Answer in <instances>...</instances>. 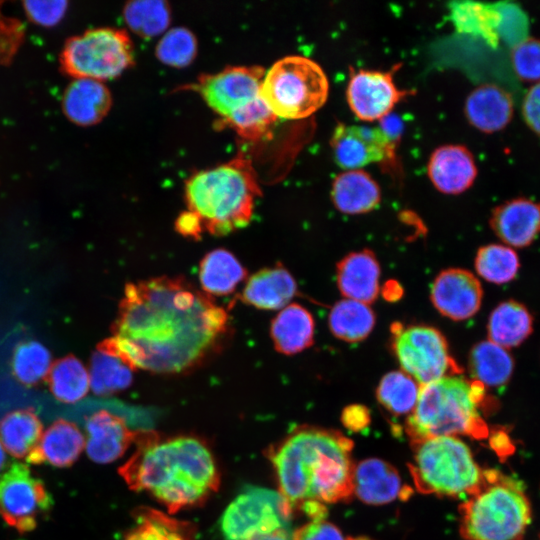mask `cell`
<instances>
[{
    "label": "cell",
    "mask_w": 540,
    "mask_h": 540,
    "mask_svg": "<svg viewBox=\"0 0 540 540\" xmlns=\"http://www.w3.org/2000/svg\"><path fill=\"white\" fill-rule=\"evenodd\" d=\"M489 340L505 349L521 344L532 331V317L520 303L508 300L490 314L487 326Z\"/></svg>",
    "instance_id": "obj_30"
},
{
    "label": "cell",
    "mask_w": 540,
    "mask_h": 540,
    "mask_svg": "<svg viewBox=\"0 0 540 540\" xmlns=\"http://www.w3.org/2000/svg\"><path fill=\"white\" fill-rule=\"evenodd\" d=\"M0 1V66L9 65L16 56L25 38V25L3 11Z\"/></svg>",
    "instance_id": "obj_44"
},
{
    "label": "cell",
    "mask_w": 540,
    "mask_h": 540,
    "mask_svg": "<svg viewBox=\"0 0 540 540\" xmlns=\"http://www.w3.org/2000/svg\"><path fill=\"white\" fill-rule=\"evenodd\" d=\"M50 390L65 403L81 400L90 388L89 372L75 357H66L52 365L49 372Z\"/></svg>",
    "instance_id": "obj_34"
},
{
    "label": "cell",
    "mask_w": 540,
    "mask_h": 540,
    "mask_svg": "<svg viewBox=\"0 0 540 540\" xmlns=\"http://www.w3.org/2000/svg\"><path fill=\"white\" fill-rule=\"evenodd\" d=\"M265 72L261 67H230L200 80L206 103L225 120L261 97Z\"/></svg>",
    "instance_id": "obj_13"
},
{
    "label": "cell",
    "mask_w": 540,
    "mask_h": 540,
    "mask_svg": "<svg viewBox=\"0 0 540 540\" xmlns=\"http://www.w3.org/2000/svg\"><path fill=\"white\" fill-rule=\"evenodd\" d=\"M330 145L336 163L348 170L383 161L392 152V138L382 128L362 125L338 124Z\"/></svg>",
    "instance_id": "obj_15"
},
{
    "label": "cell",
    "mask_w": 540,
    "mask_h": 540,
    "mask_svg": "<svg viewBox=\"0 0 540 540\" xmlns=\"http://www.w3.org/2000/svg\"><path fill=\"white\" fill-rule=\"evenodd\" d=\"M420 392L418 383L403 371H392L380 380L376 396L379 403L391 414H411Z\"/></svg>",
    "instance_id": "obj_35"
},
{
    "label": "cell",
    "mask_w": 540,
    "mask_h": 540,
    "mask_svg": "<svg viewBox=\"0 0 540 540\" xmlns=\"http://www.w3.org/2000/svg\"><path fill=\"white\" fill-rule=\"evenodd\" d=\"M475 268L483 279L503 284L515 277L519 268V260L515 251L510 247L490 244L478 250Z\"/></svg>",
    "instance_id": "obj_39"
},
{
    "label": "cell",
    "mask_w": 540,
    "mask_h": 540,
    "mask_svg": "<svg viewBox=\"0 0 540 540\" xmlns=\"http://www.w3.org/2000/svg\"><path fill=\"white\" fill-rule=\"evenodd\" d=\"M459 511L465 540H519L531 519L521 483L496 470L483 471L480 484Z\"/></svg>",
    "instance_id": "obj_6"
},
{
    "label": "cell",
    "mask_w": 540,
    "mask_h": 540,
    "mask_svg": "<svg viewBox=\"0 0 540 540\" xmlns=\"http://www.w3.org/2000/svg\"><path fill=\"white\" fill-rule=\"evenodd\" d=\"M396 68L390 71L351 70L346 97L352 112L361 120L375 121L386 117L409 92L394 83Z\"/></svg>",
    "instance_id": "obj_14"
},
{
    "label": "cell",
    "mask_w": 540,
    "mask_h": 540,
    "mask_svg": "<svg viewBox=\"0 0 540 540\" xmlns=\"http://www.w3.org/2000/svg\"><path fill=\"white\" fill-rule=\"evenodd\" d=\"M428 176L437 190L446 194L466 191L477 176L471 152L462 145L437 148L428 162Z\"/></svg>",
    "instance_id": "obj_20"
},
{
    "label": "cell",
    "mask_w": 540,
    "mask_h": 540,
    "mask_svg": "<svg viewBox=\"0 0 540 540\" xmlns=\"http://www.w3.org/2000/svg\"><path fill=\"white\" fill-rule=\"evenodd\" d=\"M500 40L514 47L527 38L528 20L526 14L517 5L501 2Z\"/></svg>",
    "instance_id": "obj_45"
},
{
    "label": "cell",
    "mask_w": 540,
    "mask_h": 540,
    "mask_svg": "<svg viewBox=\"0 0 540 540\" xmlns=\"http://www.w3.org/2000/svg\"><path fill=\"white\" fill-rule=\"evenodd\" d=\"M430 296L440 314L454 321H462L471 318L480 309L483 291L479 280L471 272L449 268L436 276Z\"/></svg>",
    "instance_id": "obj_16"
},
{
    "label": "cell",
    "mask_w": 540,
    "mask_h": 540,
    "mask_svg": "<svg viewBox=\"0 0 540 540\" xmlns=\"http://www.w3.org/2000/svg\"><path fill=\"white\" fill-rule=\"evenodd\" d=\"M512 66L524 81L540 82V39L527 37L512 47Z\"/></svg>",
    "instance_id": "obj_43"
},
{
    "label": "cell",
    "mask_w": 540,
    "mask_h": 540,
    "mask_svg": "<svg viewBox=\"0 0 540 540\" xmlns=\"http://www.w3.org/2000/svg\"><path fill=\"white\" fill-rule=\"evenodd\" d=\"M411 489L402 484L397 470L387 462L369 458L354 465L353 493L367 504H386L406 499Z\"/></svg>",
    "instance_id": "obj_19"
},
{
    "label": "cell",
    "mask_w": 540,
    "mask_h": 540,
    "mask_svg": "<svg viewBox=\"0 0 540 540\" xmlns=\"http://www.w3.org/2000/svg\"><path fill=\"white\" fill-rule=\"evenodd\" d=\"M329 82L323 69L303 56H287L266 72L261 96L273 114L283 119H303L327 100Z\"/></svg>",
    "instance_id": "obj_8"
},
{
    "label": "cell",
    "mask_w": 540,
    "mask_h": 540,
    "mask_svg": "<svg viewBox=\"0 0 540 540\" xmlns=\"http://www.w3.org/2000/svg\"><path fill=\"white\" fill-rule=\"evenodd\" d=\"M123 15L130 29L145 38L159 35L170 23V8L162 0L129 2L124 7Z\"/></svg>",
    "instance_id": "obj_38"
},
{
    "label": "cell",
    "mask_w": 540,
    "mask_h": 540,
    "mask_svg": "<svg viewBox=\"0 0 540 540\" xmlns=\"http://www.w3.org/2000/svg\"><path fill=\"white\" fill-rule=\"evenodd\" d=\"M259 194L250 163L240 158L195 174L185 188L189 212L216 236L247 226Z\"/></svg>",
    "instance_id": "obj_4"
},
{
    "label": "cell",
    "mask_w": 540,
    "mask_h": 540,
    "mask_svg": "<svg viewBox=\"0 0 540 540\" xmlns=\"http://www.w3.org/2000/svg\"><path fill=\"white\" fill-rule=\"evenodd\" d=\"M522 115L527 126L540 135V82L527 91L522 103Z\"/></svg>",
    "instance_id": "obj_48"
},
{
    "label": "cell",
    "mask_w": 540,
    "mask_h": 540,
    "mask_svg": "<svg viewBox=\"0 0 540 540\" xmlns=\"http://www.w3.org/2000/svg\"><path fill=\"white\" fill-rule=\"evenodd\" d=\"M314 329L311 313L292 303L274 317L270 331L275 349L285 355H294L312 345Z\"/></svg>",
    "instance_id": "obj_27"
},
{
    "label": "cell",
    "mask_w": 540,
    "mask_h": 540,
    "mask_svg": "<svg viewBox=\"0 0 540 540\" xmlns=\"http://www.w3.org/2000/svg\"><path fill=\"white\" fill-rule=\"evenodd\" d=\"M328 324L336 338L355 343L364 340L371 333L375 325V315L368 304L346 298L332 307Z\"/></svg>",
    "instance_id": "obj_32"
},
{
    "label": "cell",
    "mask_w": 540,
    "mask_h": 540,
    "mask_svg": "<svg viewBox=\"0 0 540 540\" xmlns=\"http://www.w3.org/2000/svg\"><path fill=\"white\" fill-rule=\"evenodd\" d=\"M511 95L495 84L475 88L465 101V116L476 129L493 133L505 128L513 116Z\"/></svg>",
    "instance_id": "obj_23"
},
{
    "label": "cell",
    "mask_w": 540,
    "mask_h": 540,
    "mask_svg": "<svg viewBox=\"0 0 540 540\" xmlns=\"http://www.w3.org/2000/svg\"><path fill=\"white\" fill-rule=\"evenodd\" d=\"M133 45L123 30L97 28L69 38L60 54L62 70L75 79L119 76L133 63Z\"/></svg>",
    "instance_id": "obj_9"
},
{
    "label": "cell",
    "mask_w": 540,
    "mask_h": 540,
    "mask_svg": "<svg viewBox=\"0 0 540 540\" xmlns=\"http://www.w3.org/2000/svg\"><path fill=\"white\" fill-rule=\"evenodd\" d=\"M276 119L277 117L261 96L225 121L241 136L248 139H259L269 131Z\"/></svg>",
    "instance_id": "obj_41"
},
{
    "label": "cell",
    "mask_w": 540,
    "mask_h": 540,
    "mask_svg": "<svg viewBox=\"0 0 540 540\" xmlns=\"http://www.w3.org/2000/svg\"><path fill=\"white\" fill-rule=\"evenodd\" d=\"M450 20L460 33L484 40L491 47L499 44L500 4L456 1L449 4Z\"/></svg>",
    "instance_id": "obj_28"
},
{
    "label": "cell",
    "mask_w": 540,
    "mask_h": 540,
    "mask_svg": "<svg viewBox=\"0 0 540 540\" xmlns=\"http://www.w3.org/2000/svg\"><path fill=\"white\" fill-rule=\"evenodd\" d=\"M500 443L501 446H500V449L498 451V453L500 455L504 454L506 455L507 452H511V446H510V442H509V439L508 437L504 434V433H495L492 437V445H496Z\"/></svg>",
    "instance_id": "obj_52"
},
{
    "label": "cell",
    "mask_w": 540,
    "mask_h": 540,
    "mask_svg": "<svg viewBox=\"0 0 540 540\" xmlns=\"http://www.w3.org/2000/svg\"><path fill=\"white\" fill-rule=\"evenodd\" d=\"M490 225L509 246H528L540 233V203L527 198L504 202L493 210Z\"/></svg>",
    "instance_id": "obj_18"
},
{
    "label": "cell",
    "mask_w": 540,
    "mask_h": 540,
    "mask_svg": "<svg viewBox=\"0 0 540 540\" xmlns=\"http://www.w3.org/2000/svg\"><path fill=\"white\" fill-rule=\"evenodd\" d=\"M120 475L135 491H148L173 513L200 502L218 487V472L208 449L180 437L157 442L148 432Z\"/></svg>",
    "instance_id": "obj_3"
},
{
    "label": "cell",
    "mask_w": 540,
    "mask_h": 540,
    "mask_svg": "<svg viewBox=\"0 0 540 540\" xmlns=\"http://www.w3.org/2000/svg\"><path fill=\"white\" fill-rule=\"evenodd\" d=\"M297 293L295 279L281 265L264 268L249 277L241 300L261 310L283 309Z\"/></svg>",
    "instance_id": "obj_24"
},
{
    "label": "cell",
    "mask_w": 540,
    "mask_h": 540,
    "mask_svg": "<svg viewBox=\"0 0 540 540\" xmlns=\"http://www.w3.org/2000/svg\"><path fill=\"white\" fill-rule=\"evenodd\" d=\"M132 369L115 355L99 349L90 363V388L105 395L127 388L132 382Z\"/></svg>",
    "instance_id": "obj_36"
},
{
    "label": "cell",
    "mask_w": 540,
    "mask_h": 540,
    "mask_svg": "<svg viewBox=\"0 0 540 540\" xmlns=\"http://www.w3.org/2000/svg\"><path fill=\"white\" fill-rule=\"evenodd\" d=\"M246 276V269L226 249L210 251L199 265L200 284L209 296H225L232 293Z\"/></svg>",
    "instance_id": "obj_29"
},
{
    "label": "cell",
    "mask_w": 540,
    "mask_h": 540,
    "mask_svg": "<svg viewBox=\"0 0 540 540\" xmlns=\"http://www.w3.org/2000/svg\"><path fill=\"white\" fill-rule=\"evenodd\" d=\"M408 465L416 488L439 496H469L480 484L483 471L469 447L454 436L412 442Z\"/></svg>",
    "instance_id": "obj_7"
},
{
    "label": "cell",
    "mask_w": 540,
    "mask_h": 540,
    "mask_svg": "<svg viewBox=\"0 0 540 540\" xmlns=\"http://www.w3.org/2000/svg\"><path fill=\"white\" fill-rule=\"evenodd\" d=\"M229 317L184 278L158 277L128 283L114 336L99 349L132 370L173 374L191 370L217 352Z\"/></svg>",
    "instance_id": "obj_1"
},
{
    "label": "cell",
    "mask_w": 540,
    "mask_h": 540,
    "mask_svg": "<svg viewBox=\"0 0 540 540\" xmlns=\"http://www.w3.org/2000/svg\"><path fill=\"white\" fill-rule=\"evenodd\" d=\"M342 421L350 430L359 431L368 426L370 414L362 405H351L343 410Z\"/></svg>",
    "instance_id": "obj_49"
},
{
    "label": "cell",
    "mask_w": 540,
    "mask_h": 540,
    "mask_svg": "<svg viewBox=\"0 0 540 540\" xmlns=\"http://www.w3.org/2000/svg\"><path fill=\"white\" fill-rule=\"evenodd\" d=\"M6 463V451L0 443V471L3 469Z\"/></svg>",
    "instance_id": "obj_54"
},
{
    "label": "cell",
    "mask_w": 540,
    "mask_h": 540,
    "mask_svg": "<svg viewBox=\"0 0 540 540\" xmlns=\"http://www.w3.org/2000/svg\"><path fill=\"white\" fill-rule=\"evenodd\" d=\"M112 105L111 94L101 82L93 79H74L65 89L62 108L65 116L81 126L100 122Z\"/></svg>",
    "instance_id": "obj_22"
},
{
    "label": "cell",
    "mask_w": 540,
    "mask_h": 540,
    "mask_svg": "<svg viewBox=\"0 0 540 540\" xmlns=\"http://www.w3.org/2000/svg\"><path fill=\"white\" fill-rule=\"evenodd\" d=\"M12 367L20 382L36 384L49 375L52 368L50 352L39 342H25L17 347Z\"/></svg>",
    "instance_id": "obj_40"
},
{
    "label": "cell",
    "mask_w": 540,
    "mask_h": 540,
    "mask_svg": "<svg viewBox=\"0 0 540 540\" xmlns=\"http://www.w3.org/2000/svg\"><path fill=\"white\" fill-rule=\"evenodd\" d=\"M331 197L339 211L345 214H362L379 205L381 190L367 172L354 169L336 176L332 184Z\"/></svg>",
    "instance_id": "obj_26"
},
{
    "label": "cell",
    "mask_w": 540,
    "mask_h": 540,
    "mask_svg": "<svg viewBox=\"0 0 540 540\" xmlns=\"http://www.w3.org/2000/svg\"><path fill=\"white\" fill-rule=\"evenodd\" d=\"M352 441L340 432L302 427L270 454L280 494L291 507L334 503L353 493Z\"/></svg>",
    "instance_id": "obj_2"
},
{
    "label": "cell",
    "mask_w": 540,
    "mask_h": 540,
    "mask_svg": "<svg viewBox=\"0 0 540 540\" xmlns=\"http://www.w3.org/2000/svg\"><path fill=\"white\" fill-rule=\"evenodd\" d=\"M197 51V41L191 31L177 27L169 30L156 47L158 59L170 66L184 67L192 62Z\"/></svg>",
    "instance_id": "obj_42"
},
{
    "label": "cell",
    "mask_w": 540,
    "mask_h": 540,
    "mask_svg": "<svg viewBox=\"0 0 540 540\" xmlns=\"http://www.w3.org/2000/svg\"><path fill=\"white\" fill-rule=\"evenodd\" d=\"M391 331L394 355L402 371L417 383L425 385L461 373L445 337L436 328L394 323Z\"/></svg>",
    "instance_id": "obj_10"
},
{
    "label": "cell",
    "mask_w": 540,
    "mask_h": 540,
    "mask_svg": "<svg viewBox=\"0 0 540 540\" xmlns=\"http://www.w3.org/2000/svg\"><path fill=\"white\" fill-rule=\"evenodd\" d=\"M292 540H354V538L345 537L335 525L319 520L297 529L292 535Z\"/></svg>",
    "instance_id": "obj_47"
},
{
    "label": "cell",
    "mask_w": 540,
    "mask_h": 540,
    "mask_svg": "<svg viewBox=\"0 0 540 540\" xmlns=\"http://www.w3.org/2000/svg\"><path fill=\"white\" fill-rule=\"evenodd\" d=\"M513 368L514 361L509 352L490 340L476 344L470 352L471 375L475 381L484 386L496 387L506 384Z\"/></svg>",
    "instance_id": "obj_31"
},
{
    "label": "cell",
    "mask_w": 540,
    "mask_h": 540,
    "mask_svg": "<svg viewBox=\"0 0 540 540\" xmlns=\"http://www.w3.org/2000/svg\"><path fill=\"white\" fill-rule=\"evenodd\" d=\"M250 540H292L288 530H278L269 534L257 536Z\"/></svg>",
    "instance_id": "obj_53"
},
{
    "label": "cell",
    "mask_w": 540,
    "mask_h": 540,
    "mask_svg": "<svg viewBox=\"0 0 540 540\" xmlns=\"http://www.w3.org/2000/svg\"><path fill=\"white\" fill-rule=\"evenodd\" d=\"M67 1H25L24 10L28 18L42 26H53L64 16L67 10Z\"/></svg>",
    "instance_id": "obj_46"
},
{
    "label": "cell",
    "mask_w": 540,
    "mask_h": 540,
    "mask_svg": "<svg viewBox=\"0 0 540 540\" xmlns=\"http://www.w3.org/2000/svg\"><path fill=\"white\" fill-rule=\"evenodd\" d=\"M87 432L86 450L97 463H110L124 454L133 443H138L147 434L129 428L125 419L107 410L92 414L85 424Z\"/></svg>",
    "instance_id": "obj_17"
},
{
    "label": "cell",
    "mask_w": 540,
    "mask_h": 540,
    "mask_svg": "<svg viewBox=\"0 0 540 540\" xmlns=\"http://www.w3.org/2000/svg\"><path fill=\"white\" fill-rule=\"evenodd\" d=\"M292 507L278 492L245 487L220 518L224 540H250L278 530H288Z\"/></svg>",
    "instance_id": "obj_11"
},
{
    "label": "cell",
    "mask_w": 540,
    "mask_h": 540,
    "mask_svg": "<svg viewBox=\"0 0 540 540\" xmlns=\"http://www.w3.org/2000/svg\"><path fill=\"white\" fill-rule=\"evenodd\" d=\"M484 395V385L460 375L420 385L417 404L406 422L411 442L456 435L487 438L488 427L478 412Z\"/></svg>",
    "instance_id": "obj_5"
},
{
    "label": "cell",
    "mask_w": 540,
    "mask_h": 540,
    "mask_svg": "<svg viewBox=\"0 0 540 540\" xmlns=\"http://www.w3.org/2000/svg\"><path fill=\"white\" fill-rule=\"evenodd\" d=\"M128 540H193L192 527L167 515L144 509L138 513L136 527L126 536Z\"/></svg>",
    "instance_id": "obj_37"
},
{
    "label": "cell",
    "mask_w": 540,
    "mask_h": 540,
    "mask_svg": "<svg viewBox=\"0 0 540 540\" xmlns=\"http://www.w3.org/2000/svg\"><path fill=\"white\" fill-rule=\"evenodd\" d=\"M52 499L40 479L24 464H14L0 476V515L19 532L34 529Z\"/></svg>",
    "instance_id": "obj_12"
},
{
    "label": "cell",
    "mask_w": 540,
    "mask_h": 540,
    "mask_svg": "<svg viewBox=\"0 0 540 540\" xmlns=\"http://www.w3.org/2000/svg\"><path fill=\"white\" fill-rule=\"evenodd\" d=\"M402 288L396 281H388L383 288V296L388 301H396L402 296Z\"/></svg>",
    "instance_id": "obj_51"
},
{
    "label": "cell",
    "mask_w": 540,
    "mask_h": 540,
    "mask_svg": "<svg viewBox=\"0 0 540 540\" xmlns=\"http://www.w3.org/2000/svg\"><path fill=\"white\" fill-rule=\"evenodd\" d=\"M42 433L41 421L29 410L10 412L0 421V443L6 452L17 458H27Z\"/></svg>",
    "instance_id": "obj_33"
},
{
    "label": "cell",
    "mask_w": 540,
    "mask_h": 540,
    "mask_svg": "<svg viewBox=\"0 0 540 540\" xmlns=\"http://www.w3.org/2000/svg\"><path fill=\"white\" fill-rule=\"evenodd\" d=\"M84 446L85 438L80 429L71 422L59 420L42 433L26 459L31 464L67 467L77 460Z\"/></svg>",
    "instance_id": "obj_25"
},
{
    "label": "cell",
    "mask_w": 540,
    "mask_h": 540,
    "mask_svg": "<svg viewBox=\"0 0 540 540\" xmlns=\"http://www.w3.org/2000/svg\"><path fill=\"white\" fill-rule=\"evenodd\" d=\"M176 230L186 237L199 239L204 231L198 218L191 212H185L176 220Z\"/></svg>",
    "instance_id": "obj_50"
},
{
    "label": "cell",
    "mask_w": 540,
    "mask_h": 540,
    "mask_svg": "<svg viewBox=\"0 0 540 540\" xmlns=\"http://www.w3.org/2000/svg\"><path fill=\"white\" fill-rule=\"evenodd\" d=\"M337 285L347 299L372 303L379 294L380 266L368 249L346 255L336 268Z\"/></svg>",
    "instance_id": "obj_21"
}]
</instances>
